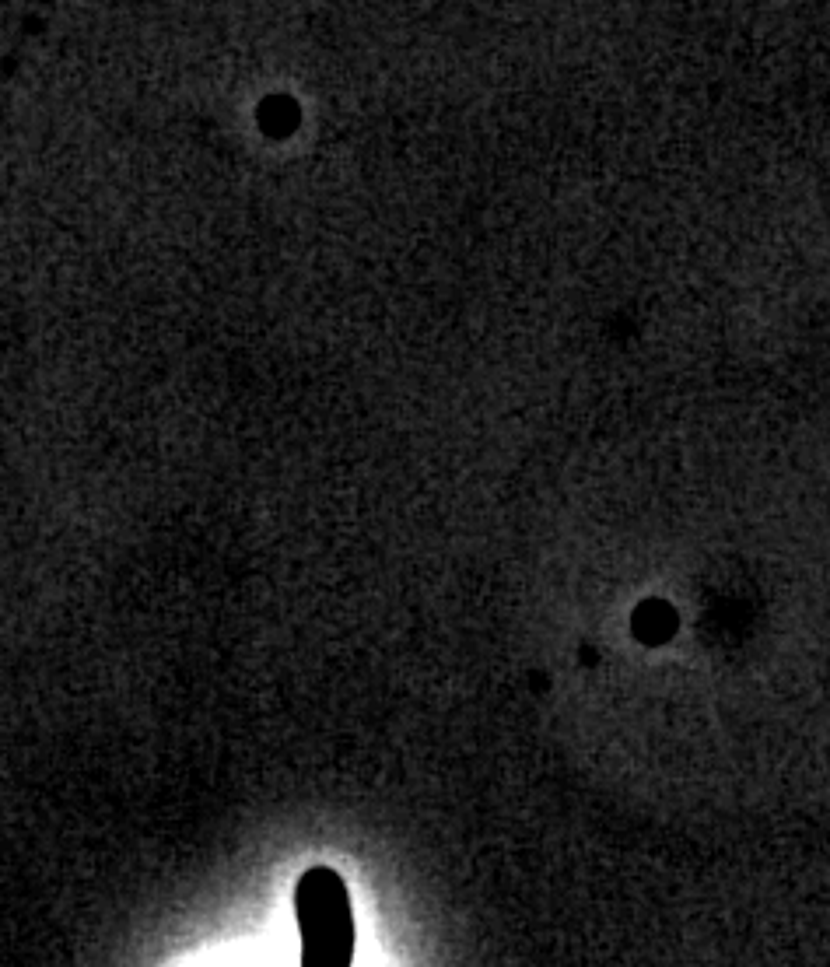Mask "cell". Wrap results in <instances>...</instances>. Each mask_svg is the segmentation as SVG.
Listing matches in <instances>:
<instances>
[{"instance_id":"1","label":"cell","mask_w":830,"mask_h":967,"mask_svg":"<svg viewBox=\"0 0 830 967\" xmlns=\"http://www.w3.org/2000/svg\"><path fill=\"white\" fill-rule=\"evenodd\" d=\"M295 918L302 936V967L354 964V904L337 869L312 866L298 876Z\"/></svg>"}]
</instances>
